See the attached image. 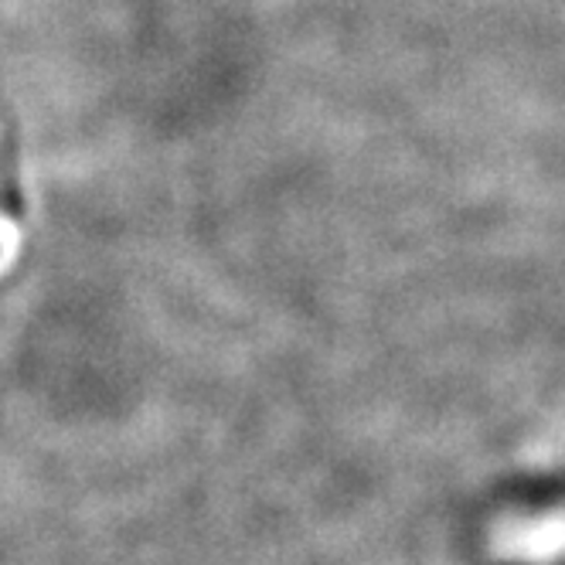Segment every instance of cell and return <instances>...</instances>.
I'll list each match as a JSON object with an SVG mask.
<instances>
[{"label":"cell","mask_w":565,"mask_h":565,"mask_svg":"<svg viewBox=\"0 0 565 565\" xmlns=\"http://www.w3.org/2000/svg\"><path fill=\"white\" fill-rule=\"evenodd\" d=\"M507 552L531 562H549L565 552V518H542L507 535Z\"/></svg>","instance_id":"6da1fadb"}]
</instances>
